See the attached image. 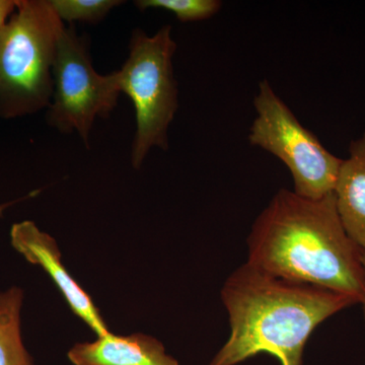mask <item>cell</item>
I'll use <instances>...</instances> for the list:
<instances>
[{
  "instance_id": "obj_1",
  "label": "cell",
  "mask_w": 365,
  "mask_h": 365,
  "mask_svg": "<svg viewBox=\"0 0 365 365\" xmlns=\"http://www.w3.org/2000/svg\"><path fill=\"white\" fill-rule=\"evenodd\" d=\"M248 248L247 262L264 272L361 302L364 249L345 232L334 192L312 200L279 190L255 220Z\"/></svg>"
},
{
  "instance_id": "obj_2",
  "label": "cell",
  "mask_w": 365,
  "mask_h": 365,
  "mask_svg": "<svg viewBox=\"0 0 365 365\" xmlns=\"http://www.w3.org/2000/svg\"><path fill=\"white\" fill-rule=\"evenodd\" d=\"M220 297L230 335L209 365H237L260 353L281 365H302L314 329L359 304L349 295L276 277L248 262L228 276Z\"/></svg>"
},
{
  "instance_id": "obj_3",
  "label": "cell",
  "mask_w": 365,
  "mask_h": 365,
  "mask_svg": "<svg viewBox=\"0 0 365 365\" xmlns=\"http://www.w3.org/2000/svg\"><path fill=\"white\" fill-rule=\"evenodd\" d=\"M49 0H19L0 33V119L48 109L53 66L64 29Z\"/></svg>"
},
{
  "instance_id": "obj_4",
  "label": "cell",
  "mask_w": 365,
  "mask_h": 365,
  "mask_svg": "<svg viewBox=\"0 0 365 365\" xmlns=\"http://www.w3.org/2000/svg\"><path fill=\"white\" fill-rule=\"evenodd\" d=\"M176 50L172 26H162L153 36L136 29L129 43L128 58L113 72L118 91L130 98L135 110L131 151L134 169H140L151 148L169 150L168 131L179 108L173 67Z\"/></svg>"
},
{
  "instance_id": "obj_5",
  "label": "cell",
  "mask_w": 365,
  "mask_h": 365,
  "mask_svg": "<svg viewBox=\"0 0 365 365\" xmlns=\"http://www.w3.org/2000/svg\"><path fill=\"white\" fill-rule=\"evenodd\" d=\"M257 117L249 141L279 158L292 174L295 194L319 200L332 194L341 158L335 157L307 130L266 79L254 98Z\"/></svg>"
},
{
  "instance_id": "obj_6",
  "label": "cell",
  "mask_w": 365,
  "mask_h": 365,
  "mask_svg": "<svg viewBox=\"0 0 365 365\" xmlns=\"http://www.w3.org/2000/svg\"><path fill=\"white\" fill-rule=\"evenodd\" d=\"M54 91L47 121L62 133L76 131L90 148L91 128L97 118H107L116 108L120 91L112 73L95 71L86 38L76 26H64L53 66Z\"/></svg>"
},
{
  "instance_id": "obj_7",
  "label": "cell",
  "mask_w": 365,
  "mask_h": 365,
  "mask_svg": "<svg viewBox=\"0 0 365 365\" xmlns=\"http://www.w3.org/2000/svg\"><path fill=\"white\" fill-rule=\"evenodd\" d=\"M11 242L29 263L40 266L50 276L72 313L83 319L98 337L111 333L91 295L62 263L61 252L54 237L41 230L32 220H24L11 227Z\"/></svg>"
},
{
  "instance_id": "obj_8",
  "label": "cell",
  "mask_w": 365,
  "mask_h": 365,
  "mask_svg": "<svg viewBox=\"0 0 365 365\" xmlns=\"http://www.w3.org/2000/svg\"><path fill=\"white\" fill-rule=\"evenodd\" d=\"M67 357L73 365H180L160 340L143 333H110L93 342L78 343Z\"/></svg>"
},
{
  "instance_id": "obj_9",
  "label": "cell",
  "mask_w": 365,
  "mask_h": 365,
  "mask_svg": "<svg viewBox=\"0 0 365 365\" xmlns=\"http://www.w3.org/2000/svg\"><path fill=\"white\" fill-rule=\"evenodd\" d=\"M334 195L345 232L365 249V133L350 143L349 157L341 163Z\"/></svg>"
},
{
  "instance_id": "obj_10",
  "label": "cell",
  "mask_w": 365,
  "mask_h": 365,
  "mask_svg": "<svg viewBox=\"0 0 365 365\" xmlns=\"http://www.w3.org/2000/svg\"><path fill=\"white\" fill-rule=\"evenodd\" d=\"M24 290L13 287L0 292V365H34L21 338Z\"/></svg>"
},
{
  "instance_id": "obj_11",
  "label": "cell",
  "mask_w": 365,
  "mask_h": 365,
  "mask_svg": "<svg viewBox=\"0 0 365 365\" xmlns=\"http://www.w3.org/2000/svg\"><path fill=\"white\" fill-rule=\"evenodd\" d=\"M140 11L165 9L182 23L198 21L212 18L222 9L218 0H137L134 1Z\"/></svg>"
},
{
  "instance_id": "obj_12",
  "label": "cell",
  "mask_w": 365,
  "mask_h": 365,
  "mask_svg": "<svg viewBox=\"0 0 365 365\" xmlns=\"http://www.w3.org/2000/svg\"><path fill=\"white\" fill-rule=\"evenodd\" d=\"M55 13L62 21L96 24L105 19L115 7L121 6L120 0H49Z\"/></svg>"
},
{
  "instance_id": "obj_13",
  "label": "cell",
  "mask_w": 365,
  "mask_h": 365,
  "mask_svg": "<svg viewBox=\"0 0 365 365\" xmlns=\"http://www.w3.org/2000/svg\"><path fill=\"white\" fill-rule=\"evenodd\" d=\"M19 0H0V33L18 6Z\"/></svg>"
},
{
  "instance_id": "obj_14",
  "label": "cell",
  "mask_w": 365,
  "mask_h": 365,
  "mask_svg": "<svg viewBox=\"0 0 365 365\" xmlns=\"http://www.w3.org/2000/svg\"><path fill=\"white\" fill-rule=\"evenodd\" d=\"M362 268H364V297H362V300L360 304L364 306V321H365V249H364V253H362Z\"/></svg>"
},
{
  "instance_id": "obj_15",
  "label": "cell",
  "mask_w": 365,
  "mask_h": 365,
  "mask_svg": "<svg viewBox=\"0 0 365 365\" xmlns=\"http://www.w3.org/2000/svg\"><path fill=\"white\" fill-rule=\"evenodd\" d=\"M18 202V201H11V202L0 204V217L4 216V211L6 210L7 208L13 206L14 203Z\"/></svg>"
}]
</instances>
